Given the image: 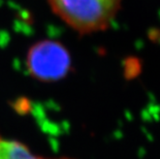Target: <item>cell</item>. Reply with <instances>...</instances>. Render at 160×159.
I'll return each instance as SVG.
<instances>
[{
    "label": "cell",
    "instance_id": "obj_1",
    "mask_svg": "<svg viewBox=\"0 0 160 159\" xmlns=\"http://www.w3.org/2000/svg\"><path fill=\"white\" fill-rule=\"evenodd\" d=\"M123 0H48L53 12L81 35L107 30Z\"/></svg>",
    "mask_w": 160,
    "mask_h": 159
},
{
    "label": "cell",
    "instance_id": "obj_2",
    "mask_svg": "<svg viewBox=\"0 0 160 159\" xmlns=\"http://www.w3.org/2000/svg\"><path fill=\"white\" fill-rule=\"evenodd\" d=\"M26 65L30 76L43 83L62 80L71 69V57L65 47L56 40L45 39L29 49Z\"/></svg>",
    "mask_w": 160,
    "mask_h": 159
},
{
    "label": "cell",
    "instance_id": "obj_3",
    "mask_svg": "<svg viewBox=\"0 0 160 159\" xmlns=\"http://www.w3.org/2000/svg\"><path fill=\"white\" fill-rule=\"evenodd\" d=\"M0 159H47V158L35 155L26 145L20 143V142L16 140L4 137L0 134Z\"/></svg>",
    "mask_w": 160,
    "mask_h": 159
},
{
    "label": "cell",
    "instance_id": "obj_4",
    "mask_svg": "<svg viewBox=\"0 0 160 159\" xmlns=\"http://www.w3.org/2000/svg\"><path fill=\"white\" fill-rule=\"evenodd\" d=\"M142 66L138 59H128L125 62L124 66V77L126 80H133L141 73Z\"/></svg>",
    "mask_w": 160,
    "mask_h": 159
}]
</instances>
